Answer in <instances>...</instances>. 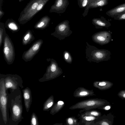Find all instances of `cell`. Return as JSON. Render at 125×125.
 <instances>
[{
  "instance_id": "1",
  "label": "cell",
  "mask_w": 125,
  "mask_h": 125,
  "mask_svg": "<svg viewBox=\"0 0 125 125\" xmlns=\"http://www.w3.org/2000/svg\"><path fill=\"white\" fill-rule=\"evenodd\" d=\"M86 43V58L88 61L97 63L110 59L111 55L110 51L107 50L98 49L94 46L90 45L87 42Z\"/></svg>"
},
{
  "instance_id": "2",
  "label": "cell",
  "mask_w": 125,
  "mask_h": 125,
  "mask_svg": "<svg viewBox=\"0 0 125 125\" xmlns=\"http://www.w3.org/2000/svg\"><path fill=\"white\" fill-rule=\"evenodd\" d=\"M3 53L5 60L9 65L13 62L15 57L13 44L8 34L5 32L3 38Z\"/></svg>"
},
{
  "instance_id": "3",
  "label": "cell",
  "mask_w": 125,
  "mask_h": 125,
  "mask_svg": "<svg viewBox=\"0 0 125 125\" xmlns=\"http://www.w3.org/2000/svg\"><path fill=\"white\" fill-rule=\"evenodd\" d=\"M45 0H31L21 12L18 19L19 22L22 24L27 23L30 15L35 10L40 3Z\"/></svg>"
},
{
  "instance_id": "4",
  "label": "cell",
  "mask_w": 125,
  "mask_h": 125,
  "mask_svg": "<svg viewBox=\"0 0 125 125\" xmlns=\"http://www.w3.org/2000/svg\"><path fill=\"white\" fill-rule=\"evenodd\" d=\"M72 32L68 23L64 22L56 26L55 31L52 33L51 35L61 40L70 36Z\"/></svg>"
},
{
  "instance_id": "5",
  "label": "cell",
  "mask_w": 125,
  "mask_h": 125,
  "mask_svg": "<svg viewBox=\"0 0 125 125\" xmlns=\"http://www.w3.org/2000/svg\"><path fill=\"white\" fill-rule=\"evenodd\" d=\"M43 42L41 39L34 42L28 50L23 52L22 57L23 60L26 62L31 61L39 52Z\"/></svg>"
},
{
  "instance_id": "6",
  "label": "cell",
  "mask_w": 125,
  "mask_h": 125,
  "mask_svg": "<svg viewBox=\"0 0 125 125\" xmlns=\"http://www.w3.org/2000/svg\"><path fill=\"white\" fill-rule=\"evenodd\" d=\"M112 34L110 31H101L94 34L92 38L94 42L103 45L108 44L112 40Z\"/></svg>"
},
{
  "instance_id": "7",
  "label": "cell",
  "mask_w": 125,
  "mask_h": 125,
  "mask_svg": "<svg viewBox=\"0 0 125 125\" xmlns=\"http://www.w3.org/2000/svg\"><path fill=\"white\" fill-rule=\"evenodd\" d=\"M3 81L0 83V104L3 118L5 123L7 121L6 104L7 100Z\"/></svg>"
},
{
  "instance_id": "8",
  "label": "cell",
  "mask_w": 125,
  "mask_h": 125,
  "mask_svg": "<svg viewBox=\"0 0 125 125\" xmlns=\"http://www.w3.org/2000/svg\"><path fill=\"white\" fill-rule=\"evenodd\" d=\"M125 11V3L120 4L108 10L106 14L109 16L114 18Z\"/></svg>"
},
{
  "instance_id": "9",
  "label": "cell",
  "mask_w": 125,
  "mask_h": 125,
  "mask_svg": "<svg viewBox=\"0 0 125 125\" xmlns=\"http://www.w3.org/2000/svg\"><path fill=\"white\" fill-rule=\"evenodd\" d=\"M94 24L96 29L108 28L111 25L110 22L104 18L95 20L94 21Z\"/></svg>"
},
{
  "instance_id": "10",
  "label": "cell",
  "mask_w": 125,
  "mask_h": 125,
  "mask_svg": "<svg viewBox=\"0 0 125 125\" xmlns=\"http://www.w3.org/2000/svg\"><path fill=\"white\" fill-rule=\"evenodd\" d=\"M35 39L32 31L30 30L27 31L22 37V43L23 45H25L30 44Z\"/></svg>"
},
{
  "instance_id": "11",
  "label": "cell",
  "mask_w": 125,
  "mask_h": 125,
  "mask_svg": "<svg viewBox=\"0 0 125 125\" xmlns=\"http://www.w3.org/2000/svg\"><path fill=\"white\" fill-rule=\"evenodd\" d=\"M49 22V20L48 18H43L36 24L34 28L38 30H43L47 27Z\"/></svg>"
},
{
  "instance_id": "12",
  "label": "cell",
  "mask_w": 125,
  "mask_h": 125,
  "mask_svg": "<svg viewBox=\"0 0 125 125\" xmlns=\"http://www.w3.org/2000/svg\"><path fill=\"white\" fill-rule=\"evenodd\" d=\"M6 27L13 32L18 31L20 27L15 22L13 21H7L5 24Z\"/></svg>"
},
{
  "instance_id": "13",
  "label": "cell",
  "mask_w": 125,
  "mask_h": 125,
  "mask_svg": "<svg viewBox=\"0 0 125 125\" xmlns=\"http://www.w3.org/2000/svg\"><path fill=\"white\" fill-rule=\"evenodd\" d=\"M100 88L102 90H106L110 88L113 85V83L109 81H104L98 83Z\"/></svg>"
},
{
  "instance_id": "14",
  "label": "cell",
  "mask_w": 125,
  "mask_h": 125,
  "mask_svg": "<svg viewBox=\"0 0 125 125\" xmlns=\"http://www.w3.org/2000/svg\"><path fill=\"white\" fill-rule=\"evenodd\" d=\"M48 0H45L43 2L40 3L35 10L30 15L28 19V21L30 20L38 12L41 10L44 6L46 4Z\"/></svg>"
},
{
  "instance_id": "15",
  "label": "cell",
  "mask_w": 125,
  "mask_h": 125,
  "mask_svg": "<svg viewBox=\"0 0 125 125\" xmlns=\"http://www.w3.org/2000/svg\"><path fill=\"white\" fill-rule=\"evenodd\" d=\"M63 57L64 61L67 63L71 64L73 61V58L70 53L67 51H64L63 53Z\"/></svg>"
},
{
  "instance_id": "16",
  "label": "cell",
  "mask_w": 125,
  "mask_h": 125,
  "mask_svg": "<svg viewBox=\"0 0 125 125\" xmlns=\"http://www.w3.org/2000/svg\"><path fill=\"white\" fill-rule=\"evenodd\" d=\"M12 111L14 117L18 118L20 117L21 113V110L19 106L17 104L14 105L12 107Z\"/></svg>"
},
{
  "instance_id": "17",
  "label": "cell",
  "mask_w": 125,
  "mask_h": 125,
  "mask_svg": "<svg viewBox=\"0 0 125 125\" xmlns=\"http://www.w3.org/2000/svg\"><path fill=\"white\" fill-rule=\"evenodd\" d=\"M6 32L4 24L0 22V47L3 43V38L5 33Z\"/></svg>"
},
{
  "instance_id": "18",
  "label": "cell",
  "mask_w": 125,
  "mask_h": 125,
  "mask_svg": "<svg viewBox=\"0 0 125 125\" xmlns=\"http://www.w3.org/2000/svg\"><path fill=\"white\" fill-rule=\"evenodd\" d=\"M114 19L118 21L125 20V11L114 18Z\"/></svg>"
},
{
  "instance_id": "19",
  "label": "cell",
  "mask_w": 125,
  "mask_h": 125,
  "mask_svg": "<svg viewBox=\"0 0 125 125\" xmlns=\"http://www.w3.org/2000/svg\"><path fill=\"white\" fill-rule=\"evenodd\" d=\"M117 95L122 99H125V90H122L120 91L118 93Z\"/></svg>"
},
{
  "instance_id": "20",
  "label": "cell",
  "mask_w": 125,
  "mask_h": 125,
  "mask_svg": "<svg viewBox=\"0 0 125 125\" xmlns=\"http://www.w3.org/2000/svg\"><path fill=\"white\" fill-rule=\"evenodd\" d=\"M13 84L11 82H6L5 84V86L7 88L12 87L13 86Z\"/></svg>"
},
{
  "instance_id": "21",
  "label": "cell",
  "mask_w": 125,
  "mask_h": 125,
  "mask_svg": "<svg viewBox=\"0 0 125 125\" xmlns=\"http://www.w3.org/2000/svg\"><path fill=\"white\" fill-rule=\"evenodd\" d=\"M24 97L25 100H28L30 98L29 94L27 92H25L24 94Z\"/></svg>"
},
{
  "instance_id": "22",
  "label": "cell",
  "mask_w": 125,
  "mask_h": 125,
  "mask_svg": "<svg viewBox=\"0 0 125 125\" xmlns=\"http://www.w3.org/2000/svg\"><path fill=\"white\" fill-rule=\"evenodd\" d=\"M62 0H58L57 2L56 6L58 7H60L62 5Z\"/></svg>"
},
{
  "instance_id": "23",
  "label": "cell",
  "mask_w": 125,
  "mask_h": 125,
  "mask_svg": "<svg viewBox=\"0 0 125 125\" xmlns=\"http://www.w3.org/2000/svg\"><path fill=\"white\" fill-rule=\"evenodd\" d=\"M31 123L32 125H35L36 124V120L34 117H33L31 120Z\"/></svg>"
},
{
  "instance_id": "24",
  "label": "cell",
  "mask_w": 125,
  "mask_h": 125,
  "mask_svg": "<svg viewBox=\"0 0 125 125\" xmlns=\"http://www.w3.org/2000/svg\"><path fill=\"white\" fill-rule=\"evenodd\" d=\"M95 118L92 116L87 117L86 118V119L88 121H90L94 120Z\"/></svg>"
},
{
  "instance_id": "25",
  "label": "cell",
  "mask_w": 125,
  "mask_h": 125,
  "mask_svg": "<svg viewBox=\"0 0 125 125\" xmlns=\"http://www.w3.org/2000/svg\"><path fill=\"white\" fill-rule=\"evenodd\" d=\"M91 114L95 116H97L99 115L100 114L97 112L96 111H93L91 112Z\"/></svg>"
},
{
  "instance_id": "26",
  "label": "cell",
  "mask_w": 125,
  "mask_h": 125,
  "mask_svg": "<svg viewBox=\"0 0 125 125\" xmlns=\"http://www.w3.org/2000/svg\"><path fill=\"white\" fill-rule=\"evenodd\" d=\"M111 107V105L109 104L105 106L104 109L106 110H108L110 109Z\"/></svg>"
},
{
  "instance_id": "27",
  "label": "cell",
  "mask_w": 125,
  "mask_h": 125,
  "mask_svg": "<svg viewBox=\"0 0 125 125\" xmlns=\"http://www.w3.org/2000/svg\"><path fill=\"white\" fill-rule=\"evenodd\" d=\"M87 0H84L82 3V6L83 7L85 6L87 4Z\"/></svg>"
},
{
  "instance_id": "28",
  "label": "cell",
  "mask_w": 125,
  "mask_h": 125,
  "mask_svg": "<svg viewBox=\"0 0 125 125\" xmlns=\"http://www.w3.org/2000/svg\"><path fill=\"white\" fill-rule=\"evenodd\" d=\"M68 122L70 124H72L73 123V121L72 119L71 118H69L68 119Z\"/></svg>"
},
{
  "instance_id": "29",
  "label": "cell",
  "mask_w": 125,
  "mask_h": 125,
  "mask_svg": "<svg viewBox=\"0 0 125 125\" xmlns=\"http://www.w3.org/2000/svg\"><path fill=\"white\" fill-rule=\"evenodd\" d=\"M87 92H81L80 93V94L81 95H85L87 94Z\"/></svg>"
},
{
  "instance_id": "30",
  "label": "cell",
  "mask_w": 125,
  "mask_h": 125,
  "mask_svg": "<svg viewBox=\"0 0 125 125\" xmlns=\"http://www.w3.org/2000/svg\"><path fill=\"white\" fill-rule=\"evenodd\" d=\"M53 104V103L52 102H51L49 104H48L47 105V107L48 108H49L51 106H52V105Z\"/></svg>"
},
{
  "instance_id": "31",
  "label": "cell",
  "mask_w": 125,
  "mask_h": 125,
  "mask_svg": "<svg viewBox=\"0 0 125 125\" xmlns=\"http://www.w3.org/2000/svg\"><path fill=\"white\" fill-rule=\"evenodd\" d=\"M58 104L59 105H62L64 104V103L63 102L60 101L58 102Z\"/></svg>"
}]
</instances>
